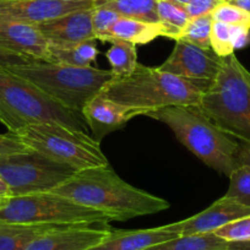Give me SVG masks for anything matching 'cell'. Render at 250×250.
I'll return each mask as SVG.
<instances>
[{"mask_svg":"<svg viewBox=\"0 0 250 250\" xmlns=\"http://www.w3.org/2000/svg\"><path fill=\"white\" fill-rule=\"evenodd\" d=\"M52 193L95 208L113 221H128L169 208L167 200L128 184L110 166L79 170Z\"/></svg>","mask_w":250,"mask_h":250,"instance_id":"6da1fadb","label":"cell"},{"mask_svg":"<svg viewBox=\"0 0 250 250\" xmlns=\"http://www.w3.org/2000/svg\"><path fill=\"white\" fill-rule=\"evenodd\" d=\"M146 117L168 125L179 143L216 172L229 177L237 167L239 143L221 130L198 105H170L150 110Z\"/></svg>","mask_w":250,"mask_h":250,"instance_id":"7a4b0ae2","label":"cell"},{"mask_svg":"<svg viewBox=\"0 0 250 250\" xmlns=\"http://www.w3.org/2000/svg\"><path fill=\"white\" fill-rule=\"evenodd\" d=\"M0 123L14 134L41 123H57L85 133L88 128L81 113L55 102L33 83L5 68H0Z\"/></svg>","mask_w":250,"mask_h":250,"instance_id":"3957f363","label":"cell"},{"mask_svg":"<svg viewBox=\"0 0 250 250\" xmlns=\"http://www.w3.org/2000/svg\"><path fill=\"white\" fill-rule=\"evenodd\" d=\"M100 93L120 104L150 112L170 105H198L203 91L160 68L138 64L130 75L113 78Z\"/></svg>","mask_w":250,"mask_h":250,"instance_id":"277c9868","label":"cell"},{"mask_svg":"<svg viewBox=\"0 0 250 250\" xmlns=\"http://www.w3.org/2000/svg\"><path fill=\"white\" fill-rule=\"evenodd\" d=\"M235 54L223 58L213 83L203 92L198 108L221 130L250 141V81Z\"/></svg>","mask_w":250,"mask_h":250,"instance_id":"5b68a950","label":"cell"},{"mask_svg":"<svg viewBox=\"0 0 250 250\" xmlns=\"http://www.w3.org/2000/svg\"><path fill=\"white\" fill-rule=\"evenodd\" d=\"M5 69L33 83L55 102L81 114L86 103L114 78L110 70L48 62H33Z\"/></svg>","mask_w":250,"mask_h":250,"instance_id":"8992f818","label":"cell"},{"mask_svg":"<svg viewBox=\"0 0 250 250\" xmlns=\"http://www.w3.org/2000/svg\"><path fill=\"white\" fill-rule=\"evenodd\" d=\"M112 221L101 211L52 191L13 196L0 208V222L13 225L107 226Z\"/></svg>","mask_w":250,"mask_h":250,"instance_id":"52a82bcc","label":"cell"},{"mask_svg":"<svg viewBox=\"0 0 250 250\" xmlns=\"http://www.w3.org/2000/svg\"><path fill=\"white\" fill-rule=\"evenodd\" d=\"M16 134L31 150L78 170L109 165L100 144L85 131L57 123H41L25 126Z\"/></svg>","mask_w":250,"mask_h":250,"instance_id":"ba28073f","label":"cell"},{"mask_svg":"<svg viewBox=\"0 0 250 250\" xmlns=\"http://www.w3.org/2000/svg\"><path fill=\"white\" fill-rule=\"evenodd\" d=\"M78 172L35 150L0 156V174L10 187L13 196L52 191Z\"/></svg>","mask_w":250,"mask_h":250,"instance_id":"9c48e42d","label":"cell"},{"mask_svg":"<svg viewBox=\"0 0 250 250\" xmlns=\"http://www.w3.org/2000/svg\"><path fill=\"white\" fill-rule=\"evenodd\" d=\"M223 58L212 49H201L189 43L177 41L168 59L158 66L161 70L173 74L205 91L220 71Z\"/></svg>","mask_w":250,"mask_h":250,"instance_id":"30bf717a","label":"cell"},{"mask_svg":"<svg viewBox=\"0 0 250 250\" xmlns=\"http://www.w3.org/2000/svg\"><path fill=\"white\" fill-rule=\"evenodd\" d=\"M93 8V0H0V20L38 23Z\"/></svg>","mask_w":250,"mask_h":250,"instance_id":"8fae6325","label":"cell"},{"mask_svg":"<svg viewBox=\"0 0 250 250\" xmlns=\"http://www.w3.org/2000/svg\"><path fill=\"white\" fill-rule=\"evenodd\" d=\"M247 216H250V206L242 205L223 196L200 213L179 222L166 225L163 228L178 235L205 234L216 232L218 228Z\"/></svg>","mask_w":250,"mask_h":250,"instance_id":"7c38bea8","label":"cell"},{"mask_svg":"<svg viewBox=\"0 0 250 250\" xmlns=\"http://www.w3.org/2000/svg\"><path fill=\"white\" fill-rule=\"evenodd\" d=\"M148 110L120 104L98 93L91 98L83 109V117L91 130V136L101 141L113 131L123 129L129 120L138 115H146Z\"/></svg>","mask_w":250,"mask_h":250,"instance_id":"4fadbf2b","label":"cell"},{"mask_svg":"<svg viewBox=\"0 0 250 250\" xmlns=\"http://www.w3.org/2000/svg\"><path fill=\"white\" fill-rule=\"evenodd\" d=\"M92 9L74 11L60 18L38 23L37 27L49 47L68 48L86 41L96 40L92 25Z\"/></svg>","mask_w":250,"mask_h":250,"instance_id":"5bb4252c","label":"cell"},{"mask_svg":"<svg viewBox=\"0 0 250 250\" xmlns=\"http://www.w3.org/2000/svg\"><path fill=\"white\" fill-rule=\"evenodd\" d=\"M110 233L105 226H66L33 239L23 250H87Z\"/></svg>","mask_w":250,"mask_h":250,"instance_id":"9a60e30c","label":"cell"},{"mask_svg":"<svg viewBox=\"0 0 250 250\" xmlns=\"http://www.w3.org/2000/svg\"><path fill=\"white\" fill-rule=\"evenodd\" d=\"M0 45L35 62H48L49 43L37 25L0 20Z\"/></svg>","mask_w":250,"mask_h":250,"instance_id":"2e32d148","label":"cell"},{"mask_svg":"<svg viewBox=\"0 0 250 250\" xmlns=\"http://www.w3.org/2000/svg\"><path fill=\"white\" fill-rule=\"evenodd\" d=\"M177 237V233L165 229L163 226L150 229L110 230L100 244L87 250H145Z\"/></svg>","mask_w":250,"mask_h":250,"instance_id":"e0dca14e","label":"cell"},{"mask_svg":"<svg viewBox=\"0 0 250 250\" xmlns=\"http://www.w3.org/2000/svg\"><path fill=\"white\" fill-rule=\"evenodd\" d=\"M157 37H167V28L161 22L151 23L134 19L120 18L110 30L109 43L119 40L134 44H146Z\"/></svg>","mask_w":250,"mask_h":250,"instance_id":"ac0fdd59","label":"cell"},{"mask_svg":"<svg viewBox=\"0 0 250 250\" xmlns=\"http://www.w3.org/2000/svg\"><path fill=\"white\" fill-rule=\"evenodd\" d=\"M62 227L66 226L13 225L0 222V250H23L40 235Z\"/></svg>","mask_w":250,"mask_h":250,"instance_id":"d6986e66","label":"cell"},{"mask_svg":"<svg viewBox=\"0 0 250 250\" xmlns=\"http://www.w3.org/2000/svg\"><path fill=\"white\" fill-rule=\"evenodd\" d=\"M93 8H107L120 18L134 19L144 22H160L157 0H93Z\"/></svg>","mask_w":250,"mask_h":250,"instance_id":"ffe728a7","label":"cell"},{"mask_svg":"<svg viewBox=\"0 0 250 250\" xmlns=\"http://www.w3.org/2000/svg\"><path fill=\"white\" fill-rule=\"evenodd\" d=\"M98 54H100V50L97 49L96 40L86 41V42L68 48L49 47L48 62L87 68V66H91L93 62H96Z\"/></svg>","mask_w":250,"mask_h":250,"instance_id":"44dd1931","label":"cell"},{"mask_svg":"<svg viewBox=\"0 0 250 250\" xmlns=\"http://www.w3.org/2000/svg\"><path fill=\"white\" fill-rule=\"evenodd\" d=\"M228 242L215 233L179 235L145 250H227Z\"/></svg>","mask_w":250,"mask_h":250,"instance_id":"7402d4cb","label":"cell"},{"mask_svg":"<svg viewBox=\"0 0 250 250\" xmlns=\"http://www.w3.org/2000/svg\"><path fill=\"white\" fill-rule=\"evenodd\" d=\"M112 47L107 50L105 57L110 64V71L114 78H124L133 73L138 66L136 44L125 41H112Z\"/></svg>","mask_w":250,"mask_h":250,"instance_id":"603a6c76","label":"cell"},{"mask_svg":"<svg viewBox=\"0 0 250 250\" xmlns=\"http://www.w3.org/2000/svg\"><path fill=\"white\" fill-rule=\"evenodd\" d=\"M213 19L211 14L189 19L187 25L180 32L178 41L189 43L201 49H211V30H212Z\"/></svg>","mask_w":250,"mask_h":250,"instance_id":"cb8c5ba5","label":"cell"},{"mask_svg":"<svg viewBox=\"0 0 250 250\" xmlns=\"http://www.w3.org/2000/svg\"><path fill=\"white\" fill-rule=\"evenodd\" d=\"M157 14L160 22L167 28V38L177 42L180 32L190 19L184 6L167 0H157Z\"/></svg>","mask_w":250,"mask_h":250,"instance_id":"d4e9b609","label":"cell"},{"mask_svg":"<svg viewBox=\"0 0 250 250\" xmlns=\"http://www.w3.org/2000/svg\"><path fill=\"white\" fill-rule=\"evenodd\" d=\"M225 198L232 199L242 205L250 206V167L237 166L229 175V188Z\"/></svg>","mask_w":250,"mask_h":250,"instance_id":"484cf974","label":"cell"},{"mask_svg":"<svg viewBox=\"0 0 250 250\" xmlns=\"http://www.w3.org/2000/svg\"><path fill=\"white\" fill-rule=\"evenodd\" d=\"M235 26L213 21L211 30V49L221 58L229 57L235 50L234 48Z\"/></svg>","mask_w":250,"mask_h":250,"instance_id":"4316f807","label":"cell"},{"mask_svg":"<svg viewBox=\"0 0 250 250\" xmlns=\"http://www.w3.org/2000/svg\"><path fill=\"white\" fill-rule=\"evenodd\" d=\"M120 19L119 14L107 8H93L92 10V25L95 31L96 40L102 42H109L110 30Z\"/></svg>","mask_w":250,"mask_h":250,"instance_id":"83f0119b","label":"cell"},{"mask_svg":"<svg viewBox=\"0 0 250 250\" xmlns=\"http://www.w3.org/2000/svg\"><path fill=\"white\" fill-rule=\"evenodd\" d=\"M213 21L227 23L232 26H245L250 28V15L238 6L222 3L211 13Z\"/></svg>","mask_w":250,"mask_h":250,"instance_id":"f1b7e54d","label":"cell"},{"mask_svg":"<svg viewBox=\"0 0 250 250\" xmlns=\"http://www.w3.org/2000/svg\"><path fill=\"white\" fill-rule=\"evenodd\" d=\"M213 233L228 243L248 242L250 240V216L228 223Z\"/></svg>","mask_w":250,"mask_h":250,"instance_id":"f546056e","label":"cell"},{"mask_svg":"<svg viewBox=\"0 0 250 250\" xmlns=\"http://www.w3.org/2000/svg\"><path fill=\"white\" fill-rule=\"evenodd\" d=\"M28 151H31V148L21 140L18 134L10 131L8 134H0V156L28 152Z\"/></svg>","mask_w":250,"mask_h":250,"instance_id":"4dcf8cb0","label":"cell"},{"mask_svg":"<svg viewBox=\"0 0 250 250\" xmlns=\"http://www.w3.org/2000/svg\"><path fill=\"white\" fill-rule=\"evenodd\" d=\"M225 0H190L184 8L189 18L194 19L211 14Z\"/></svg>","mask_w":250,"mask_h":250,"instance_id":"1f68e13d","label":"cell"},{"mask_svg":"<svg viewBox=\"0 0 250 250\" xmlns=\"http://www.w3.org/2000/svg\"><path fill=\"white\" fill-rule=\"evenodd\" d=\"M35 60H31L28 58L23 57V55L14 53L11 50L6 49L3 45H0V68H9V66L14 65H25V64H30Z\"/></svg>","mask_w":250,"mask_h":250,"instance_id":"d6a6232c","label":"cell"},{"mask_svg":"<svg viewBox=\"0 0 250 250\" xmlns=\"http://www.w3.org/2000/svg\"><path fill=\"white\" fill-rule=\"evenodd\" d=\"M250 167V141H240L237 152V166Z\"/></svg>","mask_w":250,"mask_h":250,"instance_id":"836d02e7","label":"cell"},{"mask_svg":"<svg viewBox=\"0 0 250 250\" xmlns=\"http://www.w3.org/2000/svg\"><path fill=\"white\" fill-rule=\"evenodd\" d=\"M11 198H13V194H11L10 187L3 178V175L0 174V208L5 205L9 199Z\"/></svg>","mask_w":250,"mask_h":250,"instance_id":"e575fe53","label":"cell"},{"mask_svg":"<svg viewBox=\"0 0 250 250\" xmlns=\"http://www.w3.org/2000/svg\"><path fill=\"white\" fill-rule=\"evenodd\" d=\"M226 3L232 4V5L238 6V8L243 9L244 11H247L250 15V0H225Z\"/></svg>","mask_w":250,"mask_h":250,"instance_id":"d590c367","label":"cell"},{"mask_svg":"<svg viewBox=\"0 0 250 250\" xmlns=\"http://www.w3.org/2000/svg\"><path fill=\"white\" fill-rule=\"evenodd\" d=\"M227 250H250V240H248V242L228 243Z\"/></svg>","mask_w":250,"mask_h":250,"instance_id":"8d00e7d4","label":"cell"},{"mask_svg":"<svg viewBox=\"0 0 250 250\" xmlns=\"http://www.w3.org/2000/svg\"><path fill=\"white\" fill-rule=\"evenodd\" d=\"M167 1H170V3L178 4V5L185 6L188 3H189V1H190V0H167Z\"/></svg>","mask_w":250,"mask_h":250,"instance_id":"74e56055","label":"cell"},{"mask_svg":"<svg viewBox=\"0 0 250 250\" xmlns=\"http://www.w3.org/2000/svg\"><path fill=\"white\" fill-rule=\"evenodd\" d=\"M247 76H248V79H249V81H250V71L249 70H247Z\"/></svg>","mask_w":250,"mask_h":250,"instance_id":"f35d334b","label":"cell"},{"mask_svg":"<svg viewBox=\"0 0 250 250\" xmlns=\"http://www.w3.org/2000/svg\"><path fill=\"white\" fill-rule=\"evenodd\" d=\"M64 1H76V0H64Z\"/></svg>","mask_w":250,"mask_h":250,"instance_id":"ab89813d","label":"cell"}]
</instances>
